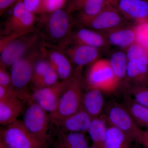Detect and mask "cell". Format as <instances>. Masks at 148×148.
Segmentation results:
<instances>
[{
  "instance_id": "6da1fadb",
  "label": "cell",
  "mask_w": 148,
  "mask_h": 148,
  "mask_svg": "<svg viewBox=\"0 0 148 148\" xmlns=\"http://www.w3.org/2000/svg\"><path fill=\"white\" fill-rule=\"evenodd\" d=\"M40 16L38 19L49 41L48 42L59 46L69 39L73 31L74 20L67 9H59Z\"/></svg>"
},
{
  "instance_id": "7a4b0ae2",
  "label": "cell",
  "mask_w": 148,
  "mask_h": 148,
  "mask_svg": "<svg viewBox=\"0 0 148 148\" xmlns=\"http://www.w3.org/2000/svg\"><path fill=\"white\" fill-rule=\"evenodd\" d=\"M75 72V75L69 80L56 110L49 115L53 123L64 119L81 109L84 93V84L81 76V73Z\"/></svg>"
},
{
  "instance_id": "3957f363",
  "label": "cell",
  "mask_w": 148,
  "mask_h": 148,
  "mask_svg": "<svg viewBox=\"0 0 148 148\" xmlns=\"http://www.w3.org/2000/svg\"><path fill=\"white\" fill-rule=\"evenodd\" d=\"M104 114L109 125L123 132L132 143H139L143 130L135 123L124 104L111 101L105 107Z\"/></svg>"
},
{
  "instance_id": "277c9868",
  "label": "cell",
  "mask_w": 148,
  "mask_h": 148,
  "mask_svg": "<svg viewBox=\"0 0 148 148\" xmlns=\"http://www.w3.org/2000/svg\"><path fill=\"white\" fill-rule=\"evenodd\" d=\"M85 82L87 88L99 89L103 93H114L120 88L108 59H99L90 65Z\"/></svg>"
},
{
  "instance_id": "5b68a950",
  "label": "cell",
  "mask_w": 148,
  "mask_h": 148,
  "mask_svg": "<svg viewBox=\"0 0 148 148\" xmlns=\"http://www.w3.org/2000/svg\"><path fill=\"white\" fill-rule=\"evenodd\" d=\"M1 143L10 148H44L46 144L32 135L18 119L1 130Z\"/></svg>"
},
{
  "instance_id": "8992f818",
  "label": "cell",
  "mask_w": 148,
  "mask_h": 148,
  "mask_svg": "<svg viewBox=\"0 0 148 148\" xmlns=\"http://www.w3.org/2000/svg\"><path fill=\"white\" fill-rule=\"evenodd\" d=\"M40 34L34 31L15 39L0 50L1 66L6 68L11 66L34 49Z\"/></svg>"
},
{
  "instance_id": "52a82bcc",
  "label": "cell",
  "mask_w": 148,
  "mask_h": 148,
  "mask_svg": "<svg viewBox=\"0 0 148 148\" xmlns=\"http://www.w3.org/2000/svg\"><path fill=\"white\" fill-rule=\"evenodd\" d=\"M41 55L39 48L34 49L11 67L12 85L19 97L21 92L32 82L34 65Z\"/></svg>"
},
{
  "instance_id": "ba28073f",
  "label": "cell",
  "mask_w": 148,
  "mask_h": 148,
  "mask_svg": "<svg viewBox=\"0 0 148 148\" xmlns=\"http://www.w3.org/2000/svg\"><path fill=\"white\" fill-rule=\"evenodd\" d=\"M50 121L49 114L36 103L30 102L24 112L22 122L32 135L46 144L49 138Z\"/></svg>"
},
{
  "instance_id": "9c48e42d",
  "label": "cell",
  "mask_w": 148,
  "mask_h": 148,
  "mask_svg": "<svg viewBox=\"0 0 148 148\" xmlns=\"http://www.w3.org/2000/svg\"><path fill=\"white\" fill-rule=\"evenodd\" d=\"M38 18L34 14L27 11L22 1L14 6L10 16L5 22L3 35L14 33H30L36 31Z\"/></svg>"
},
{
  "instance_id": "30bf717a",
  "label": "cell",
  "mask_w": 148,
  "mask_h": 148,
  "mask_svg": "<svg viewBox=\"0 0 148 148\" xmlns=\"http://www.w3.org/2000/svg\"><path fill=\"white\" fill-rule=\"evenodd\" d=\"M127 20L116 8L111 4L106 6L100 13L82 27L105 34L121 27L128 26Z\"/></svg>"
},
{
  "instance_id": "8fae6325",
  "label": "cell",
  "mask_w": 148,
  "mask_h": 148,
  "mask_svg": "<svg viewBox=\"0 0 148 148\" xmlns=\"http://www.w3.org/2000/svg\"><path fill=\"white\" fill-rule=\"evenodd\" d=\"M39 49L42 55L49 61L61 81L69 79L75 75L71 62L59 47L44 42L41 44Z\"/></svg>"
},
{
  "instance_id": "7c38bea8",
  "label": "cell",
  "mask_w": 148,
  "mask_h": 148,
  "mask_svg": "<svg viewBox=\"0 0 148 148\" xmlns=\"http://www.w3.org/2000/svg\"><path fill=\"white\" fill-rule=\"evenodd\" d=\"M69 80H61L49 87L35 88L29 98L30 102L36 103L49 115L51 114L57 109Z\"/></svg>"
},
{
  "instance_id": "4fadbf2b",
  "label": "cell",
  "mask_w": 148,
  "mask_h": 148,
  "mask_svg": "<svg viewBox=\"0 0 148 148\" xmlns=\"http://www.w3.org/2000/svg\"><path fill=\"white\" fill-rule=\"evenodd\" d=\"M58 47L66 53L72 64L76 66V71H81L84 66L91 65L100 59V50L96 48L71 43Z\"/></svg>"
},
{
  "instance_id": "5bb4252c",
  "label": "cell",
  "mask_w": 148,
  "mask_h": 148,
  "mask_svg": "<svg viewBox=\"0 0 148 148\" xmlns=\"http://www.w3.org/2000/svg\"><path fill=\"white\" fill-rule=\"evenodd\" d=\"M110 1L71 0L66 9L71 14L77 12V23L82 27L110 4Z\"/></svg>"
},
{
  "instance_id": "9a60e30c",
  "label": "cell",
  "mask_w": 148,
  "mask_h": 148,
  "mask_svg": "<svg viewBox=\"0 0 148 148\" xmlns=\"http://www.w3.org/2000/svg\"><path fill=\"white\" fill-rule=\"evenodd\" d=\"M110 4L130 22L140 24L148 21V1L111 0Z\"/></svg>"
},
{
  "instance_id": "2e32d148",
  "label": "cell",
  "mask_w": 148,
  "mask_h": 148,
  "mask_svg": "<svg viewBox=\"0 0 148 148\" xmlns=\"http://www.w3.org/2000/svg\"><path fill=\"white\" fill-rule=\"evenodd\" d=\"M69 43L88 46L100 50L108 49L110 46L103 34L85 27L73 30L69 39L61 45Z\"/></svg>"
},
{
  "instance_id": "e0dca14e",
  "label": "cell",
  "mask_w": 148,
  "mask_h": 148,
  "mask_svg": "<svg viewBox=\"0 0 148 148\" xmlns=\"http://www.w3.org/2000/svg\"><path fill=\"white\" fill-rule=\"evenodd\" d=\"M92 119L86 111L81 108L71 115L53 123L62 132L86 133L87 132Z\"/></svg>"
},
{
  "instance_id": "ac0fdd59",
  "label": "cell",
  "mask_w": 148,
  "mask_h": 148,
  "mask_svg": "<svg viewBox=\"0 0 148 148\" xmlns=\"http://www.w3.org/2000/svg\"><path fill=\"white\" fill-rule=\"evenodd\" d=\"M103 92L96 88H87L84 93L81 108L92 118L100 116L105 110Z\"/></svg>"
},
{
  "instance_id": "d6986e66",
  "label": "cell",
  "mask_w": 148,
  "mask_h": 148,
  "mask_svg": "<svg viewBox=\"0 0 148 148\" xmlns=\"http://www.w3.org/2000/svg\"><path fill=\"white\" fill-rule=\"evenodd\" d=\"M103 34L110 45L115 46L125 50L136 42L135 25L121 27Z\"/></svg>"
},
{
  "instance_id": "ffe728a7",
  "label": "cell",
  "mask_w": 148,
  "mask_h": 148,
  "mask_svg": "<svg viewBox=\"0 0 148 148\" xmlns=\"http://www.w3.org/2000/svg\"><path fill=\"white\" fill-rule=\"evenodd\" d=\"M23 109L18 96L0 100V123L7 126L16 121Z\"/></svg>"
},
{
  "instance_id": "44dd1931",
  "label": "cell",
  "mask_w": 148,
  "mask_h": 148,
  "mask_svg": "<svg viewBox=\"0 0 148 148\" xmlns=\"http://www.w3.org/2000/svg\"><path fill=\"white\" fill-rule=\"evenodd\" d=\"M119 88H125L128 60L125 51L118 50L112 53L108 59Z\"/></svg>"
},
{
  "instance_id": "7402d4cb",
  "label": "cell",
  "mask_w": 148,
  "mask_h": 148,
  "mask_svg": "<svg viewBox=\"0 0 148 148\" xmlns=\"http://www.w3.org/2000/svg\"><path fill=\"white\" fill-rule=\"evenodd\" d=\"M108 125L104 113L100 116L92 118L87 133L93 145L103 148Z\"/></svg>"
},
{
  "instance_id": "603a6c76",
  "label": "cell",
  "mask_w": 148,
  "mask_h": 148,
  "mask_svg": "<svg viewBox=\"0 0 148 148\" xmlns=\"http://www.w3.org/2000/svg\"><path fill=\"white\" fill-rule=\"evenodd\" d=\"M124 105L136 124L148 130V108L137 103L127 92L124 95Z\"/></svg>"
},
{
  "instance_id": "cb8c5ba5",
  "label": "cell",
  "mask_w": 148,
  "mask_h": 148,
  "mask_svg": "<svg viewBox=\"0 0 148 148\" xmlns=\"http://www.w3.org/2000/svg\"><path fill=\"white\" fill-rule=\"evenodd\" d=\"M127 86H148V66L128 61L125 88Z\"/></svg>"
},
{
  "instance_id": "d4e9b609",
  "label": "cell",
  "mask_w": 148,
  "mask_h": 148,
  "mask_svg": "<svg viewBox=\"0 0 148 148\" xmlns=\"http://www.w3.org/2000/svg\"><path fill=\"white\" fill-rule=\"evenodd\" d=\"M131 143L123 132L109 125L103 148H128Z\"/></svg>"
},
{
  "instance_id": "484cf974",
  "label": "cell",
  "mask_w": 148,
  "mask_h": 148,
  "mask_svg": "<svg viewBox=\"0 0 148 148\" xmlns=\"http://www.w3.org/2000/svg\"><path fill=\"white\" fill-rule=\"evenodd\" d=\"M62 145L65 148H89L85 133L59 131Z\"/></svg>"
},
{
  "instance_id": "4316f807",
  "label": "cell",
  "mask_w": 148,
  "mask_h": 148,
  "mask_svg": "<svg viewBox=\"0 0 148 148\" xmlns=\"http://www.w3.org/2000/svg\"><path fill=\"white\" fill-rule=\"evenodd\" d=\"M128 61L148 66V51L135 42L125 50Z\"/></svg>"
},
{
  "instance_id": "83f0119b",
  "label": "cell",
  "mask_w": 148,
  "mask_h": 148,
  "mask_svg": "<svg viewBox=\"0 0 148 148\" xmlns=\"http://www.w3.org/2000/svg\"><path fill=\"white\" fill-rule=\"evenodd\" d=\"M125 89L136 102L148 108V86H127Z\"/></svg>"
},
{
  "instance_id": "f1b7e54d",
  "label": "cell",
  "mask_w": 148,
  "mask_h": 148,
  "mask_svg": "<svg viewBox=\"0 0 148 148\" xmlns=\"http://www.w3.org/2000/svg\"><path fill=\"white\" fill-rule=\"evenodd\" d=\"M52 67L49 62L41 53V55L37 59L34 65L32 84H34L39 80Z\"/></svg>"
},
{
  "instance_id": "f546056e",
  "label": "cell",
  "mask_w": 148,
  "mask_h": 148,
  "mask_svg": "<svg viewBox=\"0 0 148 148\" xmlns=\"http://www.w3.org/2000/svg\"><path fill=\"white\" fill-rule=\"evenodd\" d=\"M136 42L148 51V21L135 25Z\"/></svg>"
},
{
  "instance_id": "4dcf8cb0",
  "label": "cell",
  "mask_w": 148,
  "mask_h": 148,
  "mask_svg": "<svg viewBox=\"0 0 148 148\" xmlns=\"http://www.w3.org/2000/svg\"><path fill=\"white\" fill-rule=\"evenodd\" d=\"M59 79L58 75L52 67L39 80L33 84V86L34 89L49 87L57 83L59 81Z\"/></svg>"
},
{
  "instance_id": "1f68e13d",
  "label": "cell",
  "mask_w": 148,
  "mask_h": 148,
  "mask_svg": "<svg viewBox=\"0 0 148 148\" xmlns=\"http://www.w3.org/2000/svg\"><path fill=\"white\" fill-rule=\"evenodd\" d=\"M68 0H42L40 15L64 8Z\"/></svg>"
},
{
  "instance_id": "d6a6232c",
  "label": "cell",
  "mask_w": 148,
  "mask_h": 148,
  "mask_svg": "<svg viewBox=\"0 0 148 148\" xmlns=\"http://www.w3.org/2000/svg\"><path fill=\"white\" fill-rule=\"evenodd\" d=\"M23 2L26 10L35 15H39L42 0H18Z\"/></svg>"
},
{
  "instance_id": "836d02e7",
  "label": "cell",
  "mask_w": 148,
  "mask_h": 148,
  "mask_svg": "<svg viewBox=\"0 0 148 148\" xmlns=\"http://www.w3.org/2000/svg\"><path fill=\"white\" fill-rule=\"evenodd\" d=\"M0 86L6 88H13L12 85L11 77L6 68L0 66Z\"/></svg>"
},
{
  "instance_id": "e575fe53",
  "label": "cell",
  "mask_w": 148,
  "mask_h": 148,
  "mask_svg": "<svg viewBox=\"0 0 148 148\" xmlns=\"http://www.w3.org/2000/svg\"><path fill=\"white\" fill-rule=\"evenodd\" d=\"M18 0H0V15L4 13L12 6L14 5Z\"/></svg>"
},
{
  "instance_id": "d590c367",
  "label": "cell",
  "mask_w": 148,
  "mask_h": 148,
  "mask_svg": "<svg viewBox=\"0 0 148 148\" xmlns=\"http://www.w3.org/2000/svg\"><path fill=\"white\" fill-rule=\"evenodd\" d=\"M139 143L143 145L145 148H148V130H143Z\"/></svg>"
},
{
  "instance_id": "8d00e7d4",
  "label": "cell",
  "mask_w": 148,
  "mask_h": 148,
  "mask_svg": "<svg viewBox=\"0 0 148 148\" xmlns=\"http://www.w3.org/2000/svg\"><path fill=\"white\" fill-rule=\"evenodd\" d=\"M1 148H10L8 147H6L4 145H3L2 143H1Z\"/></svg>"
},
{
  "instance_id": "74e56055",
  "label": "cell",
  "mask_w": 148,
  "mask_h": 148,
  "mask_svg": "<svg viewBox=\"0 0 148 148\" xmlns=\"http://www.w3.org/2000/svg\"><path fill=\"white\" fill-rule=\"evenodd\" d=\"M56 148H65L64 146L62 145V144H61L60 145L58 146V147H56Z\"/></svg>"
},
{
  "instance_id": "f35d334b",
  "label": "cell",
  "mask_w": 148,
  "mask_h": 148,
  "mask_svg": "<svg viewBox=\"0 0 148 148\" xmlns=\"http://www.w3.org/2000/svg\"><path fill=\"white\" fill-rule=\"evenodd\" d=\"M98 148V147H96V146H94V145H92V146H91V147H90V148Z\"/></svg>"
},
{
  "instance_id": "ab89813d",
  "label": "cell",
  "mask_w": 148,
  "mask_h": 148,
  "mask_svg": "<svg viewBox=\"0 0 148 148\" xmlns=\"http://www.w3.org/2000/svg\"><path fill=\"white\" fill-rule=\"evenodd\" d=\"M128 148H138L136 147H131V146H130V147H128Z\"/></svg>"
},
{
  "instance_id": "60d3db41",
  "label": "cell",
  "mask_w": 148,
  "mask_h": 148,
  "mask_svg": "<svg viewBox=\"0 0 148 148\" xmlns=\"http://www.w3.org/2000/svg\"><path fill=\"white\" fill-rule=\"evenodd\" d=\"M146 1H148V0H146Z\"/></svg>"
}]
</instances>
